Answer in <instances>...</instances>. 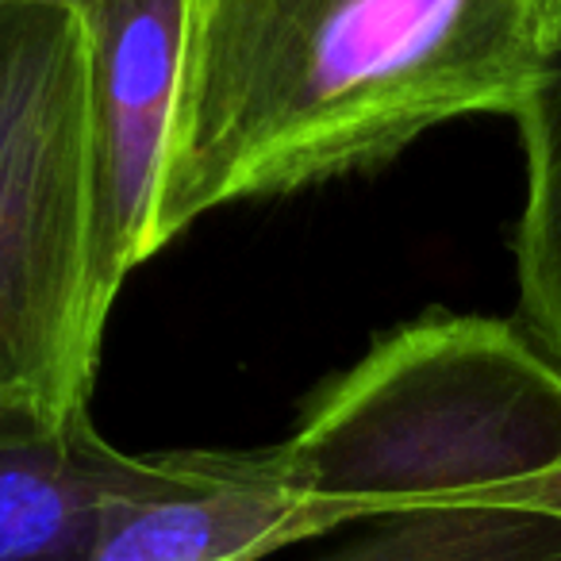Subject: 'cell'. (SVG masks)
Masks as SVG:
<instances>
[{
	"label": "cell",
	"instance_id": "cell-1",
	"mask_svg": "<svg viewBox=\"0 0 561 561\" xmlns=\"http://www.w3.org/2000/svg\"><path fill=\"white\" fill-rule=\"evenodd\" d=\"M553 0H188L154 254L208 211L377 170L466 116L515 119Z\"/></svg>",
	"mask_w": 561,
	"mask_h": 561
},
{
	"label": "cell",
	"instance_id": "cell-2",
	"mask_svg": "<svg viewBox=\"0 0 561 561\" xmlns=\"http://www.w3.org/2000/svg\"><path fill=\"white\" fill-rule=\"evenodd\" d=\"M331 527L504 504L561 461V366L519 320L431 312L377 339L277 446Z\"/></svg>",
	"mask_w": 561,
	"mask_h": 561
},
{
	"label": "cell",
	"instance_id": "cell-3",
	"mask_svg": "<svg viewBox=\"0 0 561 561\" xmlns=\"http://www.w3.org/2000/svg\"><path fill=\"white\" fill-rule=\"evenodd\" d=\"M108 312L85 27L62 0L0 4V404L89 408Z\"/></svg>",
	"mask_w": 561,
	"mask_h": 561
},
{
	"label": "cell",
	"instance_id": "cell-4",
	"mask_svg": "<svg viewBox=\"0 0 561 561\" xmlns=\"http://www.w3.org/2000/svg\"><path fill=\"white\" fill-rule=\"evenodd\" d=\"M89 43L96 285L116 305L154 257V204L185 58L188 0H70Z\"/></svg>",
	"mask_w": 561,
	"mask_h": 561
},
{
	"label": "cell",
	"instance_id": "cell-5",
	"mask_svg": "<svg viewBox=\"0 0 561 561\" xmlns=\"http://www.w3.org/2000/svg\"><path fill=\"white\" fill-rule=\"evenodd\" d=\"M154 458V481L112 504L93 561H262L335 530L293 492L277 446Z\"/></svg>",
	"mask_w": 561,
	"mask_h": 561
},
{
	"label": "cell",
	"instance_id": "cell-6",
	"mask_svg": "<svg viewBox=\"0 0 561 561\" xmlns=\"http://www.w3.org/2000/svg\"><path fill=\"white\" fill-rule=\"evenodd\" d=\"M154 473V454L116 450L89 408L0 404V561H93L112 504Z\"/></svg>",
	"mask_w": 561,
	"mask_h": 561
},
{
	"label": "cell",
	"instance_id": "cell-7",
	"mask_svg": "<svg viewBox=\"0 0 561 561\" xmlns=\"http://www.w3.org/2000/svg\"><path fill=\"white\" fill-rule=\"evenodd\" d=\"M527 193L515 224L519 328L561 366V16L530 96L515 116Z\"/></svg>",
	"mask_w": 561,
	"mask_h": 561
},
{
	"label": "cell",
	"instance_id": "cell-8",
	"mask_svg": "<svg viewBox=\"0 0 561 561\" xmlns=\"http://www.w3.org/2000/svg\"><path fill=\"white\" fill-rule=\"evenodd\" d=\"M320 561H561V519L507 504H427L358 523Z\"/></svg>",
	"mask_w": 561,
	"mask_h": 561
},
{
	"label": "cell",
	"instance_id": "cell-9",
	"mask_svg": "<svg viewBox=\"0 0 561 561\" xmlns=\"http://www.w3.org/2000/svg\"><path fill=\"white\" fill-rule=\"evenodd\" d=\"M507 507H530V512H546L561 519V461L546 473H538L535 481L519 484L504 496Z\"/></svg>",
	"mask_w": 561,
	"mask_h": 561
},
{
	"label": "cell",
	"instance_id": "cell-10",
	"mask_svg": "<svg viewBox=\"0 0 561 561\" xmlns=\"http://www.w3.org/2000/svg\"><path fill=\"white\" fill-rule=\"evenodd\" d=\"M0 4H35V0H0ZM62 4H70V0H62Z\"/></svg>",
	"mask_w": 561,
	"mask_h": 561
},
{
	"label": "cell",
	"instance_id": "cell-11",
	"mask_svg": "<svg viewBox=\"0 0 561 561\" xmlns=\"http://www.w3.org/2000/svg\"><path fill=\"white\" fill-rule=\"evenodd\" d=\"M561 16V0H553V20H558ZM553 20H550V24H553Z\"/></svg>",
	"mask_w": 561,
	"mask_h": 561
}]
</instances>
